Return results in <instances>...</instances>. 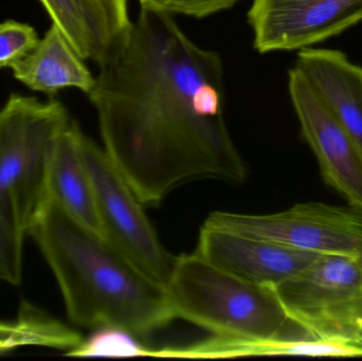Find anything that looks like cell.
<instances>
[{"label": "cell", "instance_id": "cell-1", "mask_svg": "<svg viewBox=\"0 0 362 361\" xmlns=\"http://www.w3.org/2000/svg\"><path fill=\"white\" fill-rule=\"evenodd\" d=\"M100 68L88 97L104 150L144 206L192 180L246 179L226 123L221 57L171 14L140 4L124 45Z\"/></svg>", "mask_w": 362, "mask_h": 361}, {"label": "cell", "instance_id": "cell-2", "mask_svg": "<svg viewBox=\"0 0 362 361\" xmlns=\"http://www.w3.org/2000/svg\"><path fill=\"white\" fill-rule=\"evenodd\" d=\"M30 237L52 269L76 326H112L141 337L176 319L165 286L52 199Z\"/></svg>", "mask_w": 362, "mask_h": 361}, {"label": "cell", "instance_id": "cell-3", "mask_svg": "<svg viewBox=\"0 0 362 361\" xmlns=\"http://www.w3.org/2000/svg\"><path fill=\"white\" fill-rule=\"evenodd\" d=\"M70 122L57 99L12 93L0 110V281L21 283L25 241L50 203L51 162Z\"/></svg>", "mask_w": 362, "mask_h": 361}, {"label": "cell", "instance_id": "cell-4", "mask_svg": "<svg viewBox=\"0 0 362 361\" xmlns=\"http://www.w3.org/2000/svg\"><path fill=\"white\" fill-rule=\"evenodd\" d=\"M167 292L176 319L213 335L296 338L291 331L301 329L289 319L274 288L240 279L196 252L177 256Z\"/></svg>", "mask_w": 362, "mask_h": 361}, {"label": "cell", "instance_id": "cell-5", "mask_svg": "<svg viewBox=\"0 0 362 361\" xmlns=\"http://www.w3.org/2000/svg\"><path fill=\"white\" fill-rule=\"evenodd\" d=\"M274 288L289 319L312 338L358 341L362 263L321 254L305 269Z\"/></svg>", "mask_w": 362, "mask_h": 361}, {"label": "cell", "instance_id": "cell-6", "mask_svg": "<svg viewBox=\"0 0 362 361\" xmlns=\"http://www.w3.org/2000/svg\"><path fill=\"white\" fill-rule=\"evenodd\" d=\"M82 150L95 190L101 237L167 288L177 256L161 244L144 203L106 150L85 135Z\"/></svg>", "mask_w": 362, "mask_h": 361}, {"label": "cell", "instance_id": "cell-7", "mask_svg": "<svg viewBox=\"0 0 362 361\" xmlns=\"http://www.w3.org/2000/svg\"><path fill=\"white\" fill-rule=\"evenodd\" d=\"M204 227L362 263V207L352 203L310 201L267 215L217 211L206 218Z\"/></svg>", "mask_w": 362, "mask_h": 361}, {"label": "cell", "instance_id": "cell-8", "mask_svg": "<svg viewBox=\"0 0 362 361\" xmlns=\"http://www.w3.org/2000/svg\"><path fill=\"white\" fill-rule=\"evenodd\" d=\"M259 53L308 48L362 21V0H253L248 12Z\"/></svg>", "mask_w": 362, "mask_h": 361}, {"label": "cell", "instance_id": "cell-9", "mask_svg": "<svg viewBox=\"0 0 362 361\" xmlns=\"http://www.w3.org/2000/svg\"><path fill=\"white\" fill-rule=\"evenodd\" d=\"M291 103L325 182L362 207V150L315 95L297 67L288 71Z\"/></svg>", "mask_w": 362, "mask_h": 361}, {"label": "cell", "instance_id": "cell-10", "mask_svg": "<svg viewBox=\"0 0 362 361\" xmlns=\"http://www.w3.org/2000/svg\"><path fill=\"white\" fill-rule=\"evenodd\" d=\"M196 254L223 271L257 285L276 288L301 273L321 254L202 227Z\"/></svg>", "mask_w": 362, "mask_h": 361}, {"label": "cell", "instance_id": "cell-11", "mask_svg": "<svg viewBox=\"0 0 362 361\" xmlns=\"http://www.w3.org/2000/svg\"><path fill=\"white\" fill-rule=\"evenodd\" d=\"M296 67L362 150V66L342 51L308 47L298 53Z\"/></svg>", "mask_w": 362, "mask_h": 361}, {"label": "cell", "instance_id": "cell-12", "mask_svg": "<svg viewBox=\"0 0 362 361\" xmlns=\"http://www.w3.org/2000/svg\"><path fill=\"white\" fill-rule=\"evenodd\" d=\"M10 69L28 88L49 95L65 88H76L88 95L97 81L54 23L37 46Z\"/></svg>", "mask_w": 362, "mask_h": 361}, {"label": "cell", "instance_id": "cell-13", "mask_svg": "<svg viewBox=\"0 0 362 361\" xmlns=\"http://www.w3.org/2000/svg\"><path fill=\"white\" fill-rule=\"evenodd\" d=\"M84 134L70 122L63 131L50 167V199L78 224L101 235L95 190L82 150Z\"/></svg>", "mask_w": 362, "mask_h": 361}, {"label": "cell", "instance_id": "cell-14", "mask_svg": "<svg viewBox=\"0 0 362 361\" xmlns=\"http://www.w3.org/2000/svg\"><path fill=\"white\" fill-rule=\"evenodd\" d=\"M82 339L80 333L28 302L21 303L13 321L0 320V354L28 347L48 348L67 353Z\"/></svg>", "mask_w": 362, "mask_h": 361}, {"label": "cell", "instance_id": "cell-15", "mask_svg": "<svg viewBox=\"0 0 362 361\" xmlns=\"http://www.w3.org/2000/svg\"><path fill=\"white\" fill-rule=\"evenodd\" d=\"M52 23L83 59L97 61V49L85 0H40Z\"/></svg>", "mask_w": 362, "mask_h": 361}, {"label": "cell", "instance_id": "cell-16", "mask_svg": "<svg viewBox=\"0 0 362 361\" xmlns=\"http://www.w3.org/2000/svg\"><path fill=\"white\" fill-rule=\"evenodd\" d=\"M138 337L122 329L103 326L95 329L88 338L82 339L66 353L71 357H138L152 356L153 350L144 347Z\"/></svg>", "mask_w": 362, "mask_h": 361}, {"label": "cell", "instance_id": "cell-17", "mask_svg": "<svg viewBox=\"0 0 362 361\" xmlns=\"http://www.w3.org/2000/svg\"><path fill=\"white\" fill-rule=\"evenodd\" d=\"M91 29L102 42L123 37L131 28L127 0H85Z\"/></svg>", "mask_w": 362, "mask_h": 361}, {"label": "cell", "instance_id": "cell-18", "mask_svg": "<svg viewBox=\"0 0 362 361\" xmlns=\"http://www.w3.org/2000/svg\"><path fill=\"white\" fill-rule=\"evenodd\" d=\"M40 40L35 28L29 23L12 19L0 23V71L27 57Z\"/></svg>", "mask_w": 362, "mask_h": 361}, {"label": "cell", "instance_id": "cell-19", "mask_svg": "<svg viewBox=\"0 0 362 361\" xmlns=\"http://www.w3.org/2000/svg\"><path fill=\"white\" fill-rule=\"evenodd\" d=\"M240 0H157L152 8L169 14L204 18L235 6Z\"/></svg>", "mask_w": 362, "mask_h": 361}, {"label": "cell", "instance_id": "cell-20", "mask_svg": "<svg viewBox=\"0 0 362 361\" xmlns=\"http://www.w3.org/2000/svg\"><path fill=\"white\" fill-rule=\"evenodd\" d=\"M157 0H139L140 4H146V6H153Z\"/></svg>", "mask_w": 362, "mask_h": 361}, {"label": "cell", "instance_id": "cell-21", "mask_svg": "<svg viewBox=\"0 0 362 361\" xmlns=\"http://www.w3.org/2000/svg\"><path fill=\"white\" fill-rule=\"evenodd\" d=\"M358 341H361V343H362V328H361V330L359 331V333H358Z\"/></svg>", "mask_w": 362, "mask_h": 361}, {"label": "cell", "instance_id": "cell-22", "mask_svg": "<svg viewBox=\"0 0 362 361\" xmlns=\"http://www.w3.org/2000/svg\"><path fill=\"white\" fill-rule=\"evenodd\" d=\"M361 328H362V309H361ZM359 330V331H361Z\"/></svg>", "mask_w": 362, "mask_h": 361}]
</instances>
